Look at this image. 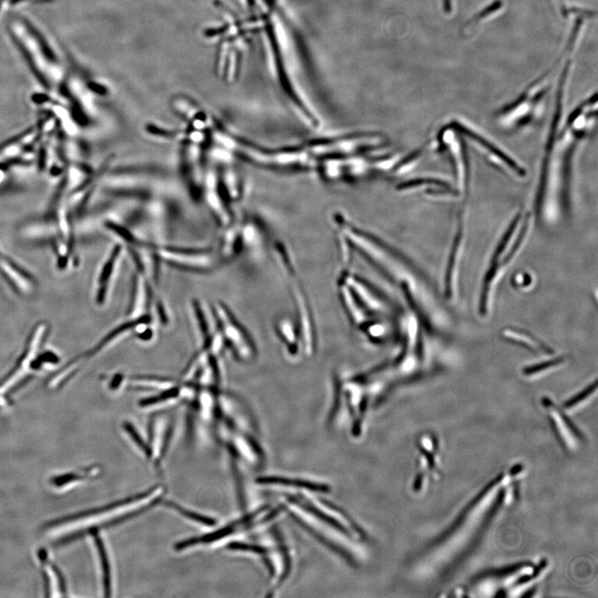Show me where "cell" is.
I'll list each match as a JSON object with an SVG mask.
<instances>
[{"mask_svg": "<svg viewBox=\"0 0 598 598\" xmlns=\"http://www.w3.org/2000/svg\"><path fill=\"white\" fill-rule=\"evenodd\" d=\"M179 382L172 379L156 376H136L130 379V385L134 388L161 392L177 386Z\"/></svg>", "mask_w": 598, "mask_h": 598, "instance_id": "10", "label": "cell"}, {"mask_svg": "<svg viewBox=\"0 0 598 598\" xmlns=\"http://www.w3.org/2000/svg\"><path fill=\"white\" fill-rule=\"evenodd\" d=\"M46 325H40L37 327L32 335L30 344H28L27 352L25 355L23 356L21 365H18V368L16 370V371H14V373H13L11 376H9L8 379L1 384V386H0V393H6L8 391L11 390V389L14 387L18 381H20L23 375L26 373L32 360L35 357L37 349L40 348L42 339H44L45 334H46Z\"/></svg>", "mask_w": 598, "mask_h": 598, "instance_id": "3", "label": "cell"}, {"mask_svg": "<svg viewBox=\"0 0 598 598\" xmlns=\"http://www.w3.org/2000/svg\"><path fill=\"white\" fill-rule=\"evenodd\" d=\"M123 428H124L128 435L130 436V438L134 441L137 447L144 454L145 457L151 459L153 457V452H151V449L145 442L143 438H141L135 427L129 423V422H125L124 425H123Z\"/></svg>", "mask_w": 598, "mask_h": 598, "instance_id": "15", "label": "cell"}, {"mask_svg": "<svg viewBox=\"0 0 598 598\" xmlns=\"http://www.w3.org/2000/svg\"><path fill=\"white\" fill-rule=\"evenodd\" d=\"M453 127L457 128L460 132L463 133L464 135L471 139L474 142H476L477 144L481 146L483 148H485L488 153L493 154L496 156V158L500 159L502 163H504L507 165L508 169L514 172L515 175H519V177H524V170L520 168V166L515 163L512 159L508 156L505 153H503L502 151L497 148V147L491 143V141H488L487 139H483V136L481 135L477 134L476 132H474L471 129H469L467 126L460 125L458 122H454Z\"/></svg>", "mask_w": 598, "mask_h": 598, "instance_id": "4", "label": "cell"}, {"mask_svg": "<svg viewBox=\"0 0 598 598\" xmlns=\"http://www.w3.org/2000/svg\"><path fill=\"white\" fill-rule=\"evenodd\" d=\"M463 232L464 225H458L457 235H455L452 252H450L449 258L447 269H446L445 295L446 298H447V299L452 298L453 294V274L455 267V263H457V259L460 244H462V241Z\"/></svg>", "mask_w": 598, "mask_h": 598, "instance_id": "11", "label": "cell"}, {"mask_svg": "<svg viewBox=\"0 0 598 598\" xmlns=\"http://www.w3.org/2000/svg\"><path fill=\"white\" fill-rule=\"evenodd\" d=\"M213 316L225 346L235 358L242 360L254 358L256 354L254 341L230 308L224 303H217L213 308Z\"/></svg>", "mask_w": 598, "mask_h": 598, "instance_id": "1", "label": "cell"}, {"mask_svg": "<svg viewBox=\"0 0 598 598\" xmlns=\"http://www.w3.org/2000/svg\"><path fill=\"white\" fill-rule=\"evenodd\" d=\"M563 363L564 359L563 358H555L551 360H548V362L535 364L534 365H531V367L526 368L524 369L523 373L525 376H531V375L537 374L540 372L544 371V370L556 367V365Z\"/></svg>", "mask_w": 598, "mask_h": 598, "instance_id": "16", "label": "cell"}, {"mask_svg": "<svg viewBox=\"0 0 598 598\" xmlns=\"http://www.w3.org/2000/svg\"><path fill=\"white\" fill-rule=\"evenodd\" d=\"M156 255L175 267L192 271H207L213 264L212 255L206 250L163 248Z\"/></svg>", "mask_w": 598, "mask_h": 598, "instance_id": "2", "label": "cell"}, {"mask_svg": "<svg viewBox=\"0 0 598 598\" xmlns=\"http://www.w3.org/2000/svg\"><path fill=\"white\" fill-rule=\"evenodd\" d=\"M147 131L151 133V134L160 136H170L174 135V132L169 131L168 130L161 129V128L156 127V126L151 125L147 127Z\"/></svg>", "mask_w": 598, "mask_h": 598, "instance_id": "19", "label": "cell"}, {"mask_svg": "<svg viewBox=\"0 0 598 598\" xmlns=\"http://www.w3.org/2000/svg\"><path fill=\"white\" fill-rule=\"evenodd\" d=\"M552 1L554 6H556V8H558V9L560 8V7H561V6H560V0H552Z\"/></svg>", "mask_w": 598, "mask_h": 598, "instance_id": "20", "label": "cell"}, {"mask_svg": "<svg viewBox=\"0 0 598 598\" xmlns=\"http://www.w3.org/2000/svg\"><path fill=\"white\" fill-rule=\"evenodd\" d=\"M505 11V2L503 0H493L478 13L474 14L464 25L465 33L476 30L479 26L486 25L501 14Z\"/></svg>", "mask_w": 598, "mask_h": 598, "instance_id": "8", "label": "cell"}, {"mask_svg": "<svg viewBox=\"0 0 598 598\" xmlns=\"http://www.w3.org/2000/svg\"><path fill=\"white\" fill-rule=\"evenodd\" d=\"M121 254L122 247L117 245L115 249L112 250L106 263L103 265L98 279L97 300L99 303H103L106 300L108 288L110 287L109 286H110L114 273L116 271L117 264L118 260H119Z\"/></svg>", "mask_w": 598, "mask_h": 598, "instance_id": "7", "label": "cell"}, {"mask_svg": "<svg viewBox=\"0 0 598 598\" xmlns=\"http://www.w3.org/2000/svg\"><path fill=\"white\" fill-rule=\"evenodd\" d=\"M151 291L142 275H136L133 283L130 307L128 308V317L130 319H137L145 316L144 312L149 306Z\"/></svg>", "mask_w": 598, "mask_h": 598, "instance_id": "5", "label": "cell"}, {"mask_svg": "<svg viewBox=\"0 0 598 598\" xmlns=\"http://www.w3.org/2000/svg\"><path fill=\"white\" fill-rule=\"evenodd\" d=\"M166 505L178 512L180 515L184 517L189 520L194 522V523L201 524L205 526L212 527L216 524V521L205 515L197 514L192 510L184 509V508L180 506L172 501L166 503Z\"/></svg>", "mask_w": 598, "mask_h": 598, "instance_id": "14", "label": "cell"}, {"mask_svg": "<svg viewBox=\"0 0 598 598\" xmlns=\"http://www.w3.org/2000/svg\"><path fill=\"white\" fill-rule=\"evenodd\" d=\"M596 390L597 381H595L594 383L591 384V385L588 386L585 389V390H583L582 392H581V393H579L575 397L571 398L570 400H568L567 402H565L564 406L568 408V409H569V408L575 406L577 404H578V403L585 401L587 397H590L591 394L593 392H595Z\"/></svg>", "mask_w": 598, "mask_h": 598, "instance_id": "17", "label": "cell"}, {"mask_svg": "<svg viewBox=\"0 0 598 598\" xmlns=\"http://www.w3.org/2000/svg\"><path fill=\"white\" fill-rule=\"evenodd\" d=\"M0 270L23 293H30L33 291V282L28 274L1 252H0Z\"/></svg>", "mask_w": 598, "mask_h": 598, "instance_id": "6", "label": "cell"}, {"mask_svg": "<svg viewBox=\"0 0 598 598\" xmlns=\"http://www.w3.org/2000/svg\"><path fill=\"white\" fill-rule=\"evenodd\" d=\"M92 534L94 536L95 544H96L98 558L100 559V563H101L102 566L104 590H105L106 592H110L111 568L110 563H109L107 554L106 553V549L105 547H104L101 538L99 537V535L97 532H94V533H93Z\"/></svg>", "mask_w": 598, "mask_h": 598, "instance_id": "13", "label": "cell"}, {"mask_svg": "<svg viewBox=\"0 0 598 598\" xmlns=\"http://www.w3.org/2000/svg\"><path fill=\"white\" fill-rule=\"evenodd\" d=\"M228 549L230 550H235V551L249 552L259 555H262L266 553L265 549L263 547H260V546L243 543H232L228 546Z\"/></svg>", "mask_w": 598, "mask_h": 598, "instance_id": "18", "label": "cell"}, {"mask_svg": "<svg viewBox=\"0 0 598 598\" xmlns=\"http://www.w3.org/2000/svg\"><path fill=\"white\" fill-rule=\"evenodd\" d=\"M258 482L263 485H274L278 486L299 488V490L327 491V487L321 483L312 481H302V479H294L284 477L267 476L259 478Z\"/></svg>", "mask_w": 598, "mask_h": 598, "instance_id": "9", "label": "cell"}, {"mask_svg": "<svg viewBox=\"0 0 598 598\" xmlns=\"http://www.w3.org/2000/svg\"><path fill=\"white\" fill-rule=\"evenodd\" d=\"M182 397V384H178L177 386L158 392L156 395L143 399L140 401L139 406L143 408L153 407L158 405L164 404L177 400V399Z\"/></svg>", "mask_w": 598, "mask_h": 598, "instance_id": "12", "label": "cell"}]
</instances>
